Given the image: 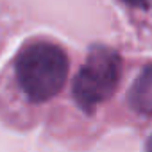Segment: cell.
Returning <instances> with one entry per match:
<instances>
[{"label": "cell", "instance_id": "cell-5", "mask_svg": "<svg viewBox=\"0 0 152 152\" xmlns=\"http://www.w3.org/2000/svg\"><path fill=\"white\" fill-rule=\"evenodd\" d=\"M147 152H152V136H150L148 141H147Z\"/></svg>", "mask_w": 152, "mask_h": 152}, {"label": "cell", "instance_id": "cell-1", "mask_svg": "<svg viewBox=\"0 0 152 152\" xmlns=\"http://www.w3.org/2000/svg\"><path fill=\"white\" fill-rule=\"evenodd\" d=\"M15 70L25 97L32 102H45L63 90L68 75V57L56 43L32 41L18 52Z\"/></svg>", "mask_w": 152, "mask_h": 152}, {"label": "cell", "instance_id": "cell-4", "mask_svg": "<svg viewBox=\"0 0 152 152\" xmlns=\"http://www.w3.org/2000/svg\"><path fill=\"white\" fill-rule=\"evenodd\" d=\"M125 4H129V6H134V7H143L148 0H124Z\"/></svg>", "mask_w": 152, "mask_h": 152}, {"label": "cell", "instance_id": "cell-2", "mask_svg": "<svg viewBox=\"0 0 152 152\" xmlns=\"http://www.w3.org/2000/svg\"><path fill=\"white\" fill-rule=\"evenodd\" d=\"M122 63L115 50L95 47L90 50L84 64L73 79V97L86 113L95 111L116 90L120 81Z\"/></svg>", "mask_w": 152, "mask_h": 152}, {"label": "cell", "instance_id": "cell-3", "mask_svg": "<svg viewBox=\"0 0 152 152\" xmlns=\"http://www.w3.org/2000/svg\"><path fill=\"white\" fill-rule=\"evenodd\" d=\"M129 102L141 113H152V66L145 68L136 79L129 95Z\"/></svg>", "mask_w": 152, "mask_h": 152}]
</instances>
